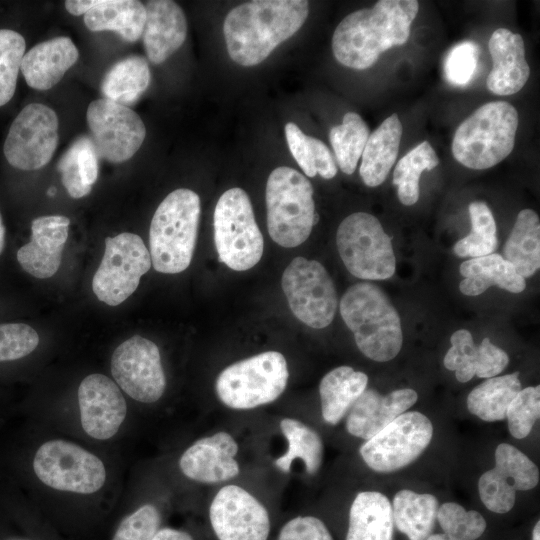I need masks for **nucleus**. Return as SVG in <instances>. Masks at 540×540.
Listing matches in <instances>:
<instances>
[{
    "label": "nucleus",
    "instance_id": "6",
    "mask_svg": "<svg viewBox=\"0 0 540 540\" xmlns=\"http://www.w3.org/2000/svg\"><path fill=\"white\" fill-rule=\"evenodd\" d=\"M265 200L272 240L286 248L304 243L318 221L310 181L293 168L277 167L268 177Z\"/></svg>",
    "mask_w": 540,
    "mask_h": 540
},
{
    "label": "nucleus",
    "instance_id": "46",
    "mask_svg": "<svg viewBox=\"0 0 540 540\" xmlns=\"http://www.w3.org/2000/svg\"><path fill=\"white\" fill-rule=\"evenodd\" d=\"M277 540H333V538L319 518L298 516L281 528Z\"/></svg>",
    "mask_w": 540,
    "mask_h": 540
},
{
    "label": "nucleus",
    "instance_id": "12",
    "mask_svg": "<svg viewBox=\"0 0 540 540\" xmlns=\"http://www.w3.org/2000/svg\"><path fill=\"white\" fill-rule=\"evenodd\" d=\"M281 285L298 320L315 329L331 324L338 298L334 283L320 262L294 258L283 272Z\"/></svg>",
    "mask_w": 540,
    "mask_h": 540
},
{
    "label": "nucleus",
    "instance_id": "52",
    "mask_svg": "<svg viewBox=\"0 0 540 540\" xmlns=\"http://www.w3.org/2000/svg\"><path fill=\"white\" fill-rule=\"evenodd\" d=\"M100 3L101 0H67L65 1V8L70 14L79 16L85 15Z\"/></svg>",
    "mask_w": 540,
    "mask_h": 540
},
{
    "label": "nucleus",
    "instance_id": "53",
    "mask_svg": "<svg viewBox=\"0 0 540 540\" xmlns=\"http://www.w3.org/2000/svg\"><path fill=\"white\" fill-rule=\"evenodd\" d=\"M152 540H194L191 534L184 530L164 527L160 528Z\"/></svg>",
    "mask_w": 540,
    "mask_h": 540
},
{
    "label": "nucleus",
    "instance_id": "2",
    "mask_svg": "<svg viewBox=\"0 0 540 540\" xmlns=\"http://www.w3.org/2000/svg\"><path fill=\"white\" fill-rule=\"evenodd\" d=\"M308 13L305 0H254L234 7L223 23L229 56L241 66L261 63L302 27Z\"/></svg>",
    "mask_w": 540,
    "mask_h": 540
},
{
    "label": "nucleus",
    "instance_id": "41",
    "mask_svg": "<svg viewBox=\"0 0 540 540\" xmlns=\"http://www.w3.org/2000/svg\"><path fill=\"white\" fill-rule=\"evenodd\" d=\"M539 416L540 386L521 389L506 412L510 434L517 439L527 437Z\"/></svg>",
    "mask_w": 540,
    "mask_h": 540
},
{
    "label": "nucleus",
    "instance_id": "47",
    "mask_svg": "<svg viewBox=\"0 0 540 540\" xmlns=\"http://www.w3.org/2000/svg\"><path fill=\"white\" fill-rule=\"evenodd\" d=\"M285 136L289 150L306 176L314 177L317 173L314 166L311 136L292 122L285 125Z\"/></svg>",
    "mask_w": 540,
    "mask_h": 540
},
{
    "label": "nucleus",
    "instance_id": "26",
    "mask_svg": "<svg viewBox=\"0 0 540 540\" xmlns=\"http://www.w3.org/2000/svg\"><path fill=\"white\" fill-rule=\"evenodd\" d=\"M402 131V124L394 113L369 135L359 169L367 186L377 187L386 180L398 156Z\"/></svg>",
    "mask_w": 540,
    "mask_h": 540
},
{
    "label": "nucleus",
    "instance_id": "13",
    "mask_svg": "<svg viewBox=\"0 0 540 540\" xmlns=\"http://www.w3.org/2000/svg\"><path fill=\"white\" fill-rule=\"evenodd\" d=\"M433 425L417 411L404 412L360 447L365 464L375 472L390 473L415 461L430 444Z\"/></svg>",
    "mask_w": 540,
    "mask_h": 540
},
{
    "label": "nucleus",
    "instance_id": "4",
    "mask_svg": "<svg viewBox=\"0 0 540 540\" xmlns=\"http://www.w3.org/2000/svg\"><path fill=\"white\" fill-rule=\"evenodd\" d=\"M200 198L190 189L169 193L157 207L149 229L151 263L160 273L176 274L191 263L200 218Z\"/></svg>",
    "mask_w": 540,
    "mask_h": 540
},
{
    "label": "nucleus",
    "instance_id": "29",
    "mask_svg": "<svg viewBox=\"0 0 540 540\" xmlns=\"http://www.w3.org/2000/svg\"><path fill=\"white\" fill-rule=\"evenodd\" d=\"M368 377L350 366H339L321 379L319 395L324 421L338 424L349 409L367 389Z\"/></svg>",
    "mask_w": 540,
    "mask_h": 540
},
{
    "label": "nucleus",
    "instance_id": "19",
    "mask_svg": "<svg viewBox=\"0 0 540 540\" xmlns=\"http://www.w3.org/2000/svg\"><path fill=\"white\" fill-rule=\"evenodd\" d=\"M80 425L84 433L98 441L113 438L127 416V403L115 381L101 373H92L77 391Z\"/></svg>",
    "mask_w": 540,
    "mask_h": 540
},
{
    "label": "nucleus",
    "instance_id": "9",
    "mask_svg": "<svg viewBox=\"0 0 540 540\" xmlns=\"http://www.w3.org/2000/svg\"><path fill=\"white\" fill-rule=\"evenodd\" d=\"M214 242L219 260L235 271L254 267L264 249L248 194L241 188L226 190L213 215Z\"/></svg>",
    "mask_w": 540,
    "mask_h": 540
},
{
    "label": "nucleus",
    "instance_id": "48",
    "mask_svg": "<svg viewBox=\"0 0 540 540\" xmlns=\"http://www.w3.org/2000/svg\"><path fill=\"white\" fill-rule=\"evenodd\" d=\"M76 156L77 146L74 141L62 155L57 168L61 173L62 184L68 194L72 198L78 199L88 195L92 187L83 182L77 166Z\"/></svg>",
    "mask_w": 540,
    "mask_h": 540
},
{
    "label": "nucleus",
    "instance_id": "28",
    "mask_svg": "<svg viewBox=\"0 0 540 540\" xmlns=\"http://www.w3.org/2000/svg\"><path fill=\"white\" fill-rule=\"evenodd\" d=\"M392 506L377 491L359 492L350 507L346 540H393Z\"/></svg>",
    "mask_w": 540,
    "mask_h": 540
},
{
    "label": "nucleus",
    "instance_id": "35",
    "mask_svg": "<svg viewBox=\"0 0 540 540\" xmlns=\"http://www.w3.org/2000/svg\"><path fill=\"white\" fill-rule=\"evenodd\" d=\"M521 389L519 372L488 378L471 390L467 397V408L484 421L503 420Z\"/></svg>",
    "mask_w": 540,
    "mask_h": 540
},
{
    "label": "nucleus",
    "instance_id": "23",
    "mask_svg": "<svg viewBox=\"0 0 540 540\" xmlns=\"http://www.w3.org/2000/svg\"><path fill=\"white\" fill-rule=\"evenodd\" d=\"M488 48L493 67L487 77V88L500 96L520 91L530 75L521 35L499 28L492 33Z\"/></svg>",
    "mask_w": 540,
    "mask_h": 540
},
{
    "label": "nucleus",
    "instance_id": "7",
    "mask_svg": "<svg viewBox=\"0 0 540 540\" xmlns=\"http://www.w3.org/2000/svg\"><path fill=\"white\" fill-rule=\"evenodd\" d=\"M289 378L285 357L265 351L224 368L215 382L218 399L228 408L249 410L277 400Z\"/></svg>",
    "mask_w": 540,
    "mask_h": 540
},
{
    "label": "nucleus",
    "instance_id": "11",
    "mask_svg": "<svg viewBox=\"0 0 540 540\" xmlns=\"http://www.w3.org/2000/svg\"><path fill=\"white\" fill-rule=\"evenodd\" d=\"M151 265L150 253L140 236L124 232L107 237L92 290L100 301L117 306L135 292Z\"/></svg>",
    "mask_w": 540,
    "mask_h": 540
},
{
    "label": "nucleus",
    "instance_id": "25",
    "mask_svg": "<svg viewBox=\"0 0 540 540\" xmlns=\"http://www.w3.org/2000/svg\"><path fill=\"white\" fill-rule=\"evenodd\" d=\"M79 52L72 40L59 36L33 46L22 58L20 70L33 89L55 86L77 62Z\"/></svg>",
    "mask_w": 540,
    "mask_h": 540
},
{
    "label": "nucleus",
    "instance_id": "1",
    "mask_svg": "<svg viewBox=\"0 0 540 540\" xmlns=\"http://www.w3.org/2000/svg\"><path fill=\"white\" fill-rule=\"evenodd\" d=\"M418 10L416 0H380L348 14L333 33L334 57L352 69L371 67L381 53L407 42Z\"/></svg>",
    "mask_w": 540,
    "mask_h": 540
},
{
    "label": "nucleus",
    "instance_id": "45",
    "mask_svg": "<svg viewBox=\"0 0 540 540\" xmlns=\"http://www.w3.org/2000/svg\"><path fill=\"white\" fill-rule=\"evenodd\" d=\"M479 48L472 41L456 44L448 52L444 62L447 81L455 86L467 85L476 70Z\"/></svg>",
    "mask_w": 540,
    "mask_h": 540
},
{
    "label": "nucleus",
    "instance_id": "55",
    "mask_svg": "<svg viewBox=\"0 0 540 540\" xmlns=\"http://www.w3.org/2000/svg\"><path fill=\"white\" fill-rule=\"evenodd\" d=\"M426 540H455L452 537L448 536L445 533L440 534H431L429 535Z\"/></svg>",
    "mask_w": 540,
    "mask_h": 540
},
{
    "label": "nucleus",
    "instance_id": "58",
    "mask_svg": "<svg viewBox=\"0 0 540 540\" xmlns=\"http://www.w3.org/2000/svg\"><path fill=\"white\" fill-rule=\"evenodd\" d=\"M47 193H48V195L53 196V195L56 193V189H55L54 187H52V188H50V189L48 190Z\"/></svg>",
    "mask_w": 540,
    "mask_h": 540
},
{
    "label": "nucleus",
    "instance_id": "20",
    "mask_svg": "<svg viewBox=\"0 0 540 540\" xmlns=\"http://www.w3.org/2000/svg\"><path fill=\"white\" fill-rule=\"evenodd\" d=\"M235 438L226 431L202 437L185 449L179 458L181 473L191 481L216 484L240 473Z\"/></svg>",
    "mask_w": 540,
    "mask_h": 540
},
{
    "label": "nucleus",
    "instance_id": "44",
    "mask_svg": "<svg viewBox=\"0 0 540 540\" xmlns=\"http://www.w3.org/2000/svg\"><path fill=\"white\" fill-rule=\"evenodd\" d=\"M39 344L38 333L24 323L0 324V362L21 359Z\"/></svg>",
    "mask_w": 540,
    "mask_h": 540
},
{
    "label": "nucleus",
    "instance_id": "34",
    "mask_svg": "<svg viewBox=\"0 0 540 540\" xmlns=\"http://www.w3.org/2000/svg\"><path fill=\"white\" fill-rule=\"evenodd\" d=\"M280 430L288 443L287 451L275 460L276 467L284 473L290 472L296 459L302 460L309 475H315L323 461V442L311 427L295 418H283Z\"/></svg>",
    "mask_w": 540,
    "mask_h": 540
},
{
    "label": "nucleus",
    "instance_id": "36",
    "mask_svg": "<svg viewBox=\"0 0 540 540\" xmlns=\"http://www.w3.org/2000/svg\"><path fill=\"white\" fill-rule=\"evenodd\" d=\"M439 165V158L428 141H423L405 154L396 164L393 184L403 205L410 206L419 199V180L424 170Z\"/></svg>",
    "mask_w": 540,
    "mask_h": 540
},
{
    "label": "nucleus",
    "instance_id": "27",
    "mask_svg": "<svg viewBox=\"0 0 540 540\" xmlns=\"http://www.w3.org/2000/svg\"><path fill=\"white\" fill-rule=\"evenodd\" d=\"M460 291L467 296H477L491 286H498L511 293H520L526 287L525 278L504 257L497 253L471 258L460 265Z\"/></svg>",
    "mask_w": 540,
    "mask_h": 540
},
{
    "label": "nucleus",
    "instance_id": "14",
    "mask_svg": "<svg viewBox=\"0 0 540 540\" xmlns=\"http://www.w3.org/2000/svg\"><path fill=\"white\" fill-rule=\"evenodd\" d=\"M59 121L55 111L41 103L25 106L12 122L3 152L17 169L32 171L48 164L58 145Z\"/></svg>",
    "mask_w": 540,
    "mask_h": 540
},
{
    "label": "nucleus",
    "instance_id": "33",
    "mask_svg": "<svg viewBox=\"0 0 540 540\" xmlns=\"http://www.w3.org/2000/svg\"><path fill=\"white\" fill-rule=\"evenodd\" d=\"M150 80L147 60L139 55H130L107 71L101 82V92L105 99L127 106L140 98Z\"/></svg>",
    "mask_w": 540,
    "mask_h": 540
},
{
    "label": "nucleus",
    "instance_id": "5",
    "mask_svg": "<svg viewBox=\"0 0 540 540\" xmlns=\"http://www.w3.org/2000/svg\"><path fill=\"white\" fill-rule=\"evenodd\" d=\"M518 112L505 101L477 108L456 129L452 141L454 158L463 166L484 170L504 160L513 150Z\"/></svg>",
    "mask_w": 540,
    "mask_h": 540
},
{
    "label": "nucleus",
    "instance_id": "42",
    "mask_svg": "<svg viewBox=\"0 0 540 540\" xmlns=\"http://www.w3.org/2000/svg\"><path fill=\"white\" fill-rule=\"evenodd\" d=\"M160 526L159 509L154 504L145 503L121 519L111 540H152Z\"/></svg>",
    "mask_w": 540,
    "mask_h": 540
},
{
    "label": "nucleus",
    "instance_id": "49",
    "mask_svg": "<svg viewBox=\"0 0 540 540\" xmlns=\"http://www.w3.org/2000/svg\"><path fill=\"white\" fill-rule=\"evenodd\" d=\"M508 363V354L494 345L489 338H484L478 345L475 375L487 379L495 377L507 367Z\"/></svg>",
    "mask_w": 540,
    "mask_h": 540
},
{
    "label": "nucleus",
    "instance_id": "24",
    "mask_svg": "<svg viewBox=\"0 0 540 540\" xmlns=\"http://www.w3.org/2000/svg\"><path fill=\"white\" fill-rule=\"evenodd\" d=\"M146 21L142 33L147 58L153 64L167 60L184 43L187 21L174 1L152 0L145 5Z\"/></svg>",
    "mask_w": 540,
    "mask_h": 540
},
{
    "label": "nucleus",
    "instance_id": "10",
    "mask_svg": "<svg viewBox=\"0 0 540 540\" xmlns=\"http://www.w3.org/2000/svg\"><path fill=\"white\" fill-rule=\"evenodd\" d=\"M339 255L347 270L364 280H385L395 273L391 238L379 220L366 212L347 216L336 233Z\"/></svg>",
    "mask_w": 540,
    "mask_h": 540
},
{
    "label": "nucleus",
    "instance_id": "39",
    "mask_svg": "<svg viewBox=\"0 0 540 540\" xmlns=\"http://www.w3.org/2000/svg\"><path fill=\"white\" fill-rule=\"evenodd\" d=\"M26 42L11 29H0V107L8 103L16 90L18 73Z\"/></svg>",
    "mask_w": 540,
    "mask_h": 540
},
{
    "label": "nucleus",
    "instance_id": "16",
    "mask_svg": "<svg viewBox=\"0 0 540 540\" xmlns=\"http://www.w3.org/2000/svg\"><path fill=\"white\" fill-rule=\"evenodd\" d=\"M86 119L98 156L112 163L134 156L146 136L145 125L135 111L105 98L89 104Z\"/></svg>",
    "mask_w": 540,
    "mask_h": 540
},
{
    "label": "nucleus",
    "instance_id": "37",
    "mask_svg": "<svg viewBox=\"0 0 540 540\" xmlns=\"http://www.w3.org/2000/svg\"><path fill=\"white\" fill-rule=\"evenodd\" d=\"M369 135V127L355 112H347L342 124L331 128L329 139L342 172L350 175L355 171Z\"/></svg>",
    "mask_w": 540,
    "mask_h": 540
},
{
    "label": "nucleus",
    "instance_id": "50",
    "mask_svg": "<svg viewBox=\"0 0 540 540\" xmlns=\"http://www.w3.org/2000/svg\"><path fill=\"white\" fill-rule=\"evenodd\" d=\"M77 146V166L83 182L92 187L97 181L99 166L98 154L92 140L87 136H81L75 140Z\"/></svg>",
    "mask_w": 540,
    "mask_h": 540
},
{
    "label": "nucleus",
    "instance_id": "30",
    "mask_svg": "<svg viewBox=\"0 0 540 540\" xmlns=\"http://www.w3.org/2000/svg\"><path fill=\"white\" fill-rule=\"evenodd\" d=\"M145 21V5L136 0H101L84 15V24L90 31H114L127 42L142 36Z\"/></svg>",
    "mask_w": 540,
    "mask_h": 540
},
{
    "label": "nucleus",
    "instance_id": "56",
    "mask_svg": "<svg viewBox=\"0 0 540 540\" xmlns=\"http://www.w3.org/2000/svg\"><path fill=\"white\" fill-rule=\"evenodd\" d=\"M540 521H537L533 529L532 540H539L540 538Z\"/></svg>",
    "mask_w": 540,
    "mask_h": 540
},
{
    "label": "nucleus",
    "instance_id": "17",
    "mask_svg": "<svg viewBox=\"0 0 540 540\" xmlns=\"http://www.w3.org/2000/svg\"><path fill=\"white\" fill-rule=\"evenodd\" d=\"M212 529L219 540H267L270 518L264 505L241 486L218 490L209 507Z\"/></svg>",
    "mask_w": 540,
    "mask_h": 540
},
{
    "label": "nucleus",
    "instance_id": "21",
    "mask_svg": "<svg viewBox=\"0 0 540 540\" xmlns=\"http://www.w3.org/2000/svg\"><path fill=\"white\" fill-rule=\"evenodd\" d=\"M69 224L70 219L62 215L41 216L32 221L31 240L17 252V260L27 273L43 279L58 271Z\"/></svg>",
    "mask_w": 540,
    "mask_h": 540
},
{
    "label": "nucleus",
    "instance_id": "54",
    "mask_svg": "<svg viewBox=\"0 0 540 540\" xmlns=\"http://www.w3.org/2000/svg\"><path fill=\"white\" fill-rule=\"evenodd\" d=\"M4 243H5V227H4L2 217L0 214V255L3 251Z\"/></svg>",
    "mask_w": 540,
    "mask_h": 540
},
{
    "label": "nucleus",
    "instance_id": "51",
    "mask_svg": "<svg viewBox=\"0 0 540 540\" xmlns=\"http://www.w3.org/2000/svg\"><path fill=\"white\" fill-rule=\"evenodd\" d=\"M311 145L316 173L324 179H332L337 174V167L330 150L314 137H311Z\"/></svg>",
    "mask_w": 540,
    "mask_h": 540
},
{
    "label": "nucleus",
    "instance_id": "32",
    "mask_svg": "<svg viewBox=\"0 0 540 540\" xmlns=\"http://www.w3.org/2000/svg\"><path fill=\"white\" fill-rule=\"evenodd\" d=\"M504 259L523 278L532 276L540 267V221L532 209L517 215L513 229L505 243Z\"/></svg>",
    "mask_w": 540,
    "mask_h": 540
},
{
    "label": "nucleus",
    "instance_id": "8",
    "mask_svg": "<svg viewBox=\"0 0 540 540\" xmlns=\"http://www.w3.org/2000/svg\"><path fill=\"white\" fill-rule=\"evenodd\" d=\"M32 467L38 480L55 491L79 495L99 492L107 482L103 460L65 439H50L36 450Z\"/></svg>",
    "mask_w": 540,
    "mask_h": 540
},
{
    "label": "nucleus",
    "instance_id": "40",
    "mask_svg": "<svg viewBox=\"0 0 540 540\" xmlns=\"http://www.w3.org/2000/svg\"><path fill=\"white\" fill-rule=\"evenodd\" d=\"M437 520L444 533L455 540H476L486 529V521L479 512L467 511L454 502L443 503L438 508Z\"/></svg>",
    "mask_w": 540,
    "mask_h": 540
},
{
    "label": "nucleus",
    "instance_id": "3",
    "mask_svg": "<svg viewBox=\"0 0 540 540\" xmlns=\"http://www.w3.org/2000/svg\"><path fill=\"white\" fill-rule=\"evenodd\" d=\"M339 307L363 355L377 362H387L397 356L403 342L400 316L378 286L370 282L350 286Z\"/></svg>",
    "mask_w": 540,
    "mask_h": 540
},
{
    "label": "nucleus",
    "instance_id": "22",
    "mask_svg": "<svg viewBox=\"0 0 540 540\" xmlns=\"http://www.w3.org/2000/svg\"><path fill=\"white\" fill-rule=\"evenodd\" d=\"M418 399L411 388L396 389L381 395L366 389L347 412L346 429L354 437L368 440L406 412Z\"/></svg>",
    "mask_w": 540,
    "mask_h": 540
},
{
    "label": "nucleus",
    "instance_id": "57",
    "mask_svg": "<svg viewBox=\"0 0 540 540\" xmlns=\"http://www.w3.org/2000/svg\"><path fill=\"white\" fill-rule=\"evenodd\" d=\"M6 540H32V539L24 538V537H10Z\"/></svg>",
    "mask_w": 540,
    "mask_h": 540
},
{
    "label": "nucleus",
    "instance_id": "38",
    "mask_svg": "<svg viewBox=\"0 0 540 540\" xmlns=\"http://www.w3.org/2000/svg\"><path fill=\"white\" fill-rule=\"evenodd\" d=\"M471 232L454 245L459 257H481L494 253L498 246L494 216L485 202L474 201L469 205Z\"/></svg>",
    "mask_w": 540,
    "mask_h": 540
},
{
    "label": "nucleus",
    "instance_id": "43",
    "mask_svg": "<svg viewBox=\"0 0 540 540\" xmlns=\"http://www.w3.org/2000/svg\"><path fill=\"white\" fill-rule=\"evenodd\" d=\"M450 341L451 348L444 357V366L455 372L459 382H468L475 376L478 346L466 329L455 331Z\"/></svg>",
    "mask_w": 540,
    "mask_h": 540
},
{
    "label": "nucleus",
    "instance_id": "15",
    "mask_svg": "<svg viewBox=\"0 0 540 540\" xmlns=\"http://www.w3.org/2000/svg\"><path fill=\"white\" fill-rule=\"evenodd\" d=\"M110 365L113 380L133 400L151 404L163 396L166 377L153 341L132 336L116 347Z\"/></svg>",
    "mask_w": 540,
    "mask_h": 540
},
{
    "label": "nucleus",
    "instance_id": "18",
    "mask_svg": "<svg viewBox=\"0 0 540 540\" xmlns=\"http://www.w3.org/2000/svg\"><path fill=\"white\" fill-rule=\"evenodd\" d=\"M539 483V469L513 445L501 443L495 450L494 468L484 472L478 481L481 501L492 512H509L517 491H528Z\"/></svg>",
    "mask_w": 540,
    "mask_h": 540
},
{
    "label": "nucleus",
    "instance_id": "31",
    "mask_svg": "<svg viewBox=\"0 0 540 540\" xmlns=\"http://www.w3.org/2000/svg\"><path fill=\"white\" fill-rule=\"evenodd\" d=\"M391 506L396 528L409 540H426L431 535L439 508L434 495L403 489L395 494Z\"/></svg>",
    "mask_w": 540,
    "mask_h": 540
}]
</instances>
